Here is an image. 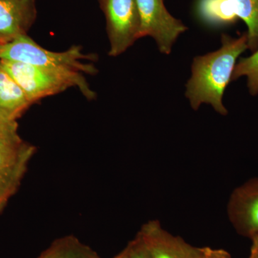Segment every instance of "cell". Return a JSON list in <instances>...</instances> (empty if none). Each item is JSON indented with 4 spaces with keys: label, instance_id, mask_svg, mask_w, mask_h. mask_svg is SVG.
<instances>
[{
    "label": "cell",
    "instance_id": "obj_9",
    "mask_svg": "<svg viewBox=\"0 0 258 258\" xmlns=\"http://www.w3.org/2000/svg\"><path fill=\"white\" fill-rule=\"evenodd\" d=\"M36 18V0H0V45L28 35Z\"/></svg>",
    "mask_w": 258,
    "mask_h": 258
},
{
    "label": "cell",
    "instance_id": "obj_19",
    "mask_svg": "<svg viewBox=\"0 0 258 258\" xmlns=\"http://www.w3.org/2000/svg\"><path fill=\"white\" fill-rule=\"evenodd\" d=\"M128 249H127V247H125L124 249H123V250L121 251V252H120V253H118L117 254V255H115L114 257L113 258H128Z\"/></svg>",
    "mask_w": 258,
    "mask_h": 258
},
{
    "label": "cell",
    "instance_id": "obj_18",
    "mask_svg": "<svg viewBox=\"0 0 258 258\" xmlns=\"http://www.w3.org/2000/svg\"><path fill=\"white\" fill-rule=\"evenodd\" d=\"M251 240H252V246H251L250 253L248 258H258V235Z\"/></svg>",
    "mask_w": 258,
    "mask_h": 258
},
{
    "label": "cell",
    "instance_id": "obj_11",
    "mask_svg": "<svg viewBox=\"0 0 258 258\" xmlns=\"http://www.w3.org/2000/svg\"><path fill=\"white\" fill-rule=\"evenodd\" d=\"M37 258H101L89 246L83 244L74 235L60 237Z\"/></svg>",
    "mask_w": 258,
    "mask_h": 258
},
{
    "label": "cell",
    "instance_id": "obj_5",
    "mask_svg": "<svg viewBox=\"0 0 258 258\" xmlns=\"http://www.w3.org/2000/svg\"><path fill=\"white\" fill-rule=\"evenodd\" d=\"M0 63L26 95L32 104L47 97L76 88L71 80L32 64L0 60Z\"/></svg>",
    "mask_w": 258,
    "mask_h": 258
},
{
    "label": "cell",
    "instance_id": "obj_12",
    "mask_svg": "<svg viewBox=\"0 0 258 258\" xmlns=\"http://www.w3.org/2000/svg\"><path fill=\"white\" fill-rule=\"evenodd\" d=\"M237 18L247 25V47L258 48V0H229Z\"/></svg>",
    "mask_w": 258,
    "mask_h": 258
},
{
    "label": "cell",
    "instance_id": "obj_1",
    "mask_svg": "<svg viewBox=\"0 0 258 258\" xmlns=\"http://www.w3.org/2000/svg\"><path fill=\"white\" fill-rule=\"evenodd\" d=\"M246 49H248L247 34L237 38L222 34L219 50L194 58L185 95L195 111L205 103L220 114H227L222 98L232 79L236 61Z\"/></svg>",
    "mask_w": 258,
    "mask_h": 258
},
{
    "label": "cell",
    "instance_id": "obj_3",
    "mask_svg": "<svg viewBox=\"0 0 258 258\" xmlns=\"http://www.w3.org/2000/svg\"><path fill=\"white\" fill-rule=\"evenodd\" d=\"M101 4L106 19L108 55L117 57L139 39L140 17L137 0H101Z\"/></svg>",
    "mask_w": 258,
    "mask_h": 258
},
{
    "label": "cell",
    "instance_id": "obj_2",
    "mask_svg": "<svg viewBox=\"0 0 258 258\" xmlns=\"http://www.w3.org/2000/svg\"><path fill=\"white\" fill-rule=\"evenodd\" d=\"M0 60L30 64L60 75L72 81L87 99L96 98L85 75L98 73L92 62L96 56L85 54L80 45H73L63 52H54L43 48L28 35H23L0 45Z\"/></svg>",
    "mask_w": 258,
    "mask_h": 258
},
{
    "label": "cell",
    "instance_id": "obj_4",
    "mask_svg": "<svg viewBox=\"0 0 258 258\" xmlns=\"http://www.w3.org/2000/svg\"><path fill=\"white\" fill-rule=\"evenodd\" d=\"M137 3L140 17L139 38L152 37L161 53L169 55L187 27L168 12L164 0H137Z\"/></svg>",
    "mask_w": 258,
    "mask_h": 258
},
{
    "label": "cell",
    "instance_id": "obj_15",
    "mask_svg": "<svg viewBox=\"0 0 258 258\" xmlns=\"http://www.w3.org/2000/svg\"><path fill=\"white\" fill-rule=\"evenodd\" d=\"M17 121H8L0 118V143L20 139Z\"/></svg>",
    "mask_w": 258,
    "mask_h": 258
},
{
    "label": "cell",
    "instance_id": "obj_8",
    "mask_svg": "<svg viewBox=\"0 0 258 258\" xmlns=\"http://www.w3.org/2000/svg\"><path fill=\"white\" fill-rule=\"evenodd\" d=\"M137 235L151 258H202L203 256V247H195L179 236L173 235L159 220L144 223Z\"/></svg>",
    "mask_w": 258,
    "mask_h": 258
},
{
    "label": "cell",
    "instance_id": "obj_14",
    "mask_svg": "<svg viewBox=\"0 0 258 258\" xmlns=\"http://www.w3.org/2000/svg\"><path fill=\"white\" fill-rule=\"evenodd\" d=\"M247 78V87L252 96L258 93V48L252 55L241 58L236 64L231 81H236L240 77Z\"/></svg>",
    "mask_w": 258,
    "mask_h": 258
},
{
    "label": "cell",
    "instance_id": "obj_6",
    "mask_svg": "<svg viewBox=\"0 0 258 258\" xmlns=\"http://www.w3.org/2000/svg\"><path fill=\"white\" fill-rule=\"evenodd\" d=\"M35 152V146L21 138L0 143V213L18 191Z\"/></svg>",
    "mask_w": 258,
    "mask_h": 258
},
{
    "label": "cell",
    "instance_id": "obj_10",
    "mask_svg": "<svg viewBox=\"0 0 258 258\" xmlns=\"http://www.w3.org/2000/svg\"><path fill=\"white\" fill-rule=\"evenodd\" d=\"M32 105L23 90L0 63V118L17 121Z\"/></svg>",
    "mask_w": 258,
    "mask_h": 258
},
{
    "label": "cell",
    "instance_id": "obj_7",
    "mask_svg": "<svg viewBox=\"0 0 258 258\" xmlns=\"http://www.w3.org/2000/svg\"><path fill=\"white\" fill-rule=\"evenodd\" d=\"M230 223L240 235H258V176L251 178L231 193L227 205Z\"/></svg>",
    "mask_w": 258,
    "mask_h": 258
},
{
    "label": "cell",
    "instance_id": "obj_17",
    "mask_svg": "<svg viewBox=\"0 0 258 258\" xmlns=\"http://www.w3.org/2000/svg\"><path fill=\"white\" fill-rule=\"evenodd\" d=\"M202 258H232V257L231 254L225 249L204 247Z\"/></svg>",
    "mask_w": 258,
    "mask_h": 258
},
{
    "label": "cell",
    "instance_id": "obj_13",
    "mask_svg": "<svg viewBox=\"0 0 258 258\" xmlns=\"http://www.w3.org/2000/svg\"><path fill=\"white\" fill-rule=\"evenodd\" d=\"M200 12L203 18L214 24L234 23L238 18L229 0H201Z\"/></svg>",
    "mask_w": 258,
    "mask_h": 258
},
{
    "label": "cell",
    "instance_id": "obj_16",
    "mask_svg": "<svg viewBox=\"0 0 258 258\" xmlns=\"http://www.w3.org/2000/svg\"><path fill=\"white\" fill-rule=\"evenodd\" d=\"M128 258H151L149 252L138 235L127 244Z\"/></svg>",
    "mask_w": 258,
    "mask_h": 258
}]
</instances>
